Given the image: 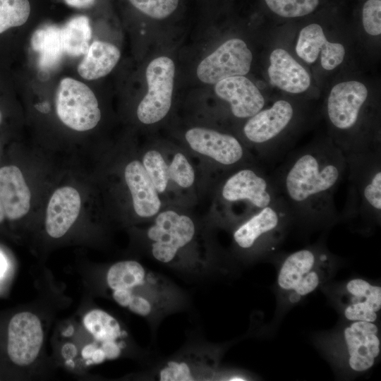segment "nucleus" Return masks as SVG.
Wrapping results in <instances>:
<instances>
[{
	"label": "nucleus",
	"instance_id": "20",
	"mask_svg": "<svg viewBox=\"0 0 381 381\" xmlns=\"http://www.w3.org/2000/svg\"><path fill=\"white\" fill-rule=\"evenodd\" d=\"M296 52L300 58L308 64L315 61L320 52L321 65L327 71L338 66L345 56L344 46L327 41L322 28L316 23L308 25L301 30Z\"/></svg>",
	"mask_w": 381,
	"mask_h": 381
},
{
	"label": "nucleus",
	"instance_id": "23",
	"mask_svg": "<svg viewBox=\"0 0 381 381\" xmlns=\"http://www.w3.org/2000/svg\"><path fill=\"white\" fill-rule=\"evenodd\" d=\"M31 194L23 175L14 165L0 168V202L5 217L16 220L25 216L30 207Z\"/></svg>",
	"mask_w": 381,
	"mask_h": 381
},
{
	"label": "nucleus",
	"instance_id": "37",
	"mask_svg": "<svg viewBox=\"0 0 381 381\" xmlns=\"http://www.w3.org/2000/svg\"><path fill=\"white\" fill-rule=\"evenodd\" d=\"M1 119H2V116H1V111H0V123H1Z\"/></svg>",
	"mask_w": 381,
	"mask_h": 381
},
{
	"label": "nucleus",
	"instance_id": "7",
	"mask_svg": "<svg viewBox=\"0 0 381 381\" xmlns=\"http://www.w3.org/2000/svg\"><path fill=\"white\" fill-rule=\"evenodd\" d=\"M291 226L289 209L279 198L232 227L234 248L248 257L267 255L282 241Z\"/></svg>",
	"mask_w": 381,
	"mask_h": 381
},
{
	"label": "nucleus",
	"instance_id": "6",
	"mask_svg": "<svg viewBox=\"0 0 381 381\" xmlns=\"http://www.w3.org/2000/svg\"><path fill=\"white\" fill-rule=\"evenodd\" d=\"M336 266L334 255L320 243L289 253L279 267V293L286 303H297L327 282Z\"/></svg>",
	"mask_w": 381,
	"mask_h": 381
},
{
	"label": "nucleus",
	"instance_id": "18",
	"mask_svg": "<svg viewBox=\"0 0 381 381\" xmlns=\"http://www.w3.org/2000/svg\"><path fill=\"white\" fill-rule=\"evenodd\" d=\"M218 97L229 104L231 114L245 119L264 108L265 101L259 89L243 75L229 77L215 83Z\"/></svg>",
	"mask_w": 381,
	"mask_h": 381
},
{
	"label": "nucleus",
	"instance_id": "32",
	"mask_svg": "<svg viewBox=\"0 0 381 381\" xmlns=\"http://www.w3.org/2000/svg\"><path fill=\"white\" fill-rule=\"evenodd\" d=\"M381 1L368 0L363 8V25L367 33L380 35L381 33Z\"/></svg>",
	"mask_w": 381,
	"mask_h": 381
},
{
	"label": "nucleus",
	"instance_id": "2",
	"mask_svg": "<svg viewBox=\"0 0 381 381\" xmlns=\"http://www.w3.org/2000/svg\"><path fill=\"white\" fill-rule=\"evenodd\" d=\"M344 155L347 193L339 220L368 233L381 222V147Z\"/></svg>",
	"mask_w": 381,
	"mask_h": 381
},
{
	"label": "nucleus",
	"instance_id": "33",
	"mask_svg": "<svg viewBox=\"0 0 381 381\" xmlns=\"http://www.w3.org/2000/svg\"><path fill=\"white\" fill-rule=\"evenodd\" d=\"M248 377L243 373L231 372L226 373L225 375H223L222 377H220L219 380L230 381H242L247 380H248Z\"/></svg>",
	"mask_w": 381,
	"mask_h": 381
},
{
	"label": "nucleus",
	"instance_id": "35",
	"mask_svg": "<svg viewBox=\"0 0 381 381\" xmlns=\"http://www.w3.org/2000/svg\"><path fill=\"white\" fill-rule=\"evenodd\" d=\"M4 217H5V214H4L1 204L0 202V223L4 221Z\"/></svg>",
	"mask_w": 381,
	"mask_h": 381
},
{
	"label": "nucleus",
	"instance_id": "26",
	"mask_svg": "<svg viewBox=\"0 0 381 381\" xmlns=\"http://www.w3.org/2000/svg\"><path fill=\"white\" fill-rule=\"evenodd\" d=\"M31 46L39 54V65L42 68H54L65 54L61 28L49 25L36 30L31 37Z\"/></svg>",
	"mask_w": 381,
	"mask_h": 381
},
{
	"label": "nucleus",
	"instance_id": "8",
	"mask_svg": "<svg viewBox=\"0 0 381 381\" xmlns=\"http://www.w3.org/2000/svg\"><path fill=\"white\" fill-rule=\"evenodd\" d=\"M295 116V109L289 102L276 101L247 119L242 127L244 144L252 154L255 152L257 159L276 162L289 151V142L285 135Z\"/></svg>",
	"mask_w": 381,
	"mask_h": 381
},
{
	"label": "nucleus",
	"instance_id": "29",
	"mask_svg": "<svg viewBox=\"0 0 381 381\" xmlns=\"http://www.w3.org/2000/svg\"><path fill=\"white\" fill-rule=\"evenodd\" d=\"M30 14L28 0H0V34L11 28L23 25Z\"/></svg>",
	"mask_w": 381,
	"mask_h": 381
},
{
	"label": "nucleus",
	"instance_id": "10",
	"mask_svg": "<svg viewBox=\"0 0 381 381\" xmlns=\"http://www.w3.org/2000/svg\"><path fill=\"white\" fill-rule=\"evenodd\" d=\"M368 95L363 83L351 80L334 85L327 98V116L337 132L332 140L344 154L360 152L356 129Z\"/></svg>",
	"mask_w": 381,
	"mask_h": 381
},
{
	"label": "nucleus",
	"instance_id": "11",
	"mask_svg": "<svg viewBox=\"0 0 381 381\" xmlns=\"http://www.w3.org/2000/svg\"><path fill=\"white\" fill-rule=\"evenodd\" d=\"M140 161L162 201L189 192L196 184L195 167L181 150L150 148Z\"/></svg>",
	"mask_w": 381,
	"mask_h": 381
},
{
	"label": "nucleus",
	"instance_id": "27",
	"mask_svg": "<svg viewBox=\"0 0 381 381\" xmlns=\"http://www.w3.org/2000/svg\"><path fill=\"white\" fill-rule=\"evenodd\" d=\"M83 324L99 344L100 349L114 344H125L120 340L124 332L119 322L104 310L95 309L89 311L83 318Z\"/></svg>",
	"mask_w": 381,
	"mask_h": 381
},
{
	"label": "nucleus",
	"instance_id": "12",
	"mask_svg": "<svg viewBox=\"0 0 381 381\" xmlns=\"http://www.w3.org/2000/svg\"><path fill=\"white\" fill-rule=\"evenodd\" d=\"M186 144L195 153L208 158L223 174L241 165L258 162L236 136L204 127H193L184 133Z\"/></svg>",
	"mask_w": 381,
	"mask_h": 381
},
{
	"label": "nucleus",
	"instance_id": "13",
	"mask_svg": "<svg viewBox=\"0 0 381 381\" xmlns=\"http://www.w3.org/2000/svg\"><path fill=\"white\" fill-rule=\"evenodd\" d=\"M56 109L59 119L78 131L95 128L101 119L94 92L85 83L72 78L61 80L56 91Z\"/></svg>",
	"mask_w": 381,
	"mask_h": 381
},
{
	"label": "nucleus",
	"instance_id": "25",
	"mask_svg": "<svg viewBox=\"0 0 381 381\" xmlns=\"http://www.w3.org/2000/svg\"><path fill=\"white\" fill-rule=\"evenodd\" d=\"M120 56V50L114 44L95 40L89 46L78 64V73L87 80L99 79L113 70Z\"/></svg>",
	"mask_w": 381,
	"mask_h": 381
},
{
	"label": "nucleus",
	"instance_id": "16",
	"mask_svg": "<svg viewBox=\"0 0 381 381\" xmlns=\"http://www.w3.org/2000/svg\"><path fill=\"white\" fill-rule=\"evenodd\" d=\"M253 54L244 41L232 38L222 44L202 59L197 67L198 79L206 84H215L229 77L247 74Z\"/></svg>",
	"mask_w": 381,
	"mask_h": 381
},
{
	"label": "nucleus",
	"instance_id": "3",
	"mask_svg": "<svg viewBox=\"0 0 381 381\" xmlns=\"http://www.w3.org/2000/svg\"><path fill=\"white\" fill-rule=\"evenodd\" d=\"M221 179L216 200L222 222L229 227L279 198L270 175L258 162L233 169Z\"/></svg>",
	"mask_w": 381,
	"mask_h": 381
},
{
	"label": "nucleus",
	"instance_id": "9",
	"mask_svg": "<svg viewBox=\"0 0 381 381\" xmlns=\"http://www.w3.org/2000/svg\"><path fill=\"white\" fill-rule=\"evenodd\" d=\"M152 219L147 236L153 258L167 265H186L185 255L198 238L193 218L174 208L162 207Z\"/></svg>",
	"mask_w": 381,
	"mask_h": 381
},
{
	"label": "nucleus",
	"instance_id": "1",
	"mask_svg": "<svg viewBox=\"0 0 381 381\" xmlns=\"http://www.w3.org/2000/svg\"><path fill=\"white\" fill-rule=\"evenodd\" d=\"M346 170L345 155L331 139L311 143L286 155L270 175L289 209L292 226L320 230L339 221L334 195Z\"/></svg>",
	"mask_w": 381,
	"mask_h": 381
},
{
	"label": "nucleus",
	"instance_id": "24",
	"mask_svg": "<svg viewBox=\"0 0 381 381\" xmlns=\"http://www.w3.org/2000/svg\"><path fill=\"white\" fill-rule=\"evenodd\" d=\"M270 61L268 75L272 85L293 94L308 90L310 85L309 73L286 50L274 49Z\"/></svg>",
	"mask_w": 381,
	"mask_h": 381
},
{
	"label": "nucleus",
	"instance_id": "21",
	"mask_svg": "<svg viewBox=\"0 0 381 381\" xmlns=\"http://www.w3.org/2000/svg\"><path fill=\"white\" fill-rule=\"evenodd\" d=\"M80 205V194L74 188L64 186L56 190L47 207V234L54 238L62 237L77 219Z\"/></svg>",
	"mask_w": 381,
	"mask_h": 381
},
{
	"label": "nucleus",
	"instance_id": "14",
	"mask_svg": "<svg viewBox=\"0 0 381 381\" xmlns=\"http://www.w3.org/2000/svg\"><path fill=\"white\" fill-rule=\"evenodd\" d=\"M174 75L175 65L169 57L159 56L148 64L145 71L147 92L136 111L142 123H158L168 114L172 104Z\"/></svg>",
	"mask_w": 381,
	"mask_h": 381
},
{
	"label": "nucleus",
	"instance_id": "5",
	"mask_svg": "<svg viewBox=\"0 0 381 381\" xmlns=\"http://www.w3.org/2000/svg\"><path fill=\"white\" fill-rule=\"evenodd\" d=\"M106 279L116 303L138 315L151 316L167 302L164 279L137 261L116 262L109 269Z\"/></svg>",
	"mask_w": 381,
	"mask_h": 381
},
{
	"label": "nucleus",
	"instance_id": "36",
	"mask_svg": "<svg viewBox=\"0 0 381 381\" xmlns=\"http://www.w3.org/2000/svg\"><path fill=\"white\" fill-rule=\"evenodd\" d=\"M1 265H2V260H1V256H0V270H1V267H2Z\"/></svg>",
	"mask_w": 381,
	"mask_h": 381
},
{
	"label": "nucleus",
	"instance_id": "15",
	"mask_svg": "<svg viewBox=\"0 0 381 381\" xmlns=\"http://www.w3.org/2000/svg\"><path fill=\"white\" fill-rule=\"evenodd\" d=\"M332 295L346 321L377 322L381 309L380 286L353 278L334 288Z\"/></svg>",
	"mask_w": 381,
	"mask_h": 381
},
{
	"label": "nucleus",
	"instance_id": "34",
	"mask_svg": "<svg viewBox=\"0 0 381 381\" xmlns=\"http://www.w3.org/2000/svg\"><path fill=\"white\" fill-rule=\"evenodd\" d=\"M68 6L77 8H84L92 6L95 0H64Z\"/></svg>",
	"mask_w": 381,
	"mask_h": 381
},
{
	"label": "nucleus",
	"instance_id": "22",
	"mask_svg": "<svg viewBox=\"0 0 381 381\" xmlns=\"http://www.w3.org/2000/svg\"><path fill=\"white\" fill-rule=\"evenodd\" d=\"M217 362L211 354L190 352L163 365L157 378L162 381H192L214 377Z\"/></svg>",
	"mask_w": 381,
	"mask_h": 381
},
{
	"label": "nucleus",
	"instance_id": "17",
	"mask_svg": "<svg viewBox=\"0 0 381 381\" xmlns=\"http://www.w3.org/2000/svg\"><path fill=\"white\" fill-rule=\"evenodd\" d=\"M43 329L37 315L24 311L14 315L8 326L7 353L16 365L32 363L43 343Z\"/></svg>",
	"mask_w": 381,
	"mask_h": 381
},
{
	"label": "nucleus",
	"instance_id": "4",
	"mask_svg": "<svg viewBox=\"0 0 381 381\" xmlns=\"http://www.w3.org/2000/svg\"><path fill=\"white\" fill-rule=\"evenodd\" d=\"M327 359L340 371L358 374L373 368L380 356V329L376 322L351 321L318 339Z\"/></svg>",
	"mask_w": 381,
	"mask_h": 381
},
{
	"label": "nucleus",
	"instance_id": "19",
	"mask_svg": "<svg viewBox=\"0 0 381 381\" xmlns=\"http://www.w3.org/2000/svg\"><path fill=\"white\" fill-rule=\"evenodd\" d=\"M124 179L136 215L152 219L162 209L163 201L140 160H132L126 166Z\"/></svg>",
	"mask_w": 381,
	"mask_h": 381
},
{
	"label": "nucleus",
	"instance_id": "28",
	"mask_svg": "<svg viewBox=\"0 0 381 381\" xmlns=\"http://www.w3.org/2000/svg\"><path fill=\"white\" fill-rule=\"evenodd\" d=\"M64 52L71 56L84 55L92 37L89 18L79 16L71 18L61 28Z\"/></svg>",
	"mask_w": 381,
	"mask_h": 381
},
{
	"label": "nucleus",
	"instance_id": "31",
	"mask_svg": "<svg viewBox=\"0 0 381 381\" xmlns=\"http://www.w3.org/2000/svg\"><path fill=\"white\" fill-rule=\"evenodd\" d=\"M129 1L145 15L155 19H163L174 13L179 0H129Z\"/></svg>",
	"mask_w": 381,
	"mask_h": 381
},
{
	"label": "nucleus",
	"instance_id": "30",
	"mask_svg": "<svg viewBox=\"0 0 381 381\" xmlns=\"http://www.w3.org/2000/svg\"><path fill=\"white\" fill-rule=\"evenodd\" d=\"M268 7L277 15L295 18L308 15L318 5L319 0H265Z\"/></svg>",
	"mask_w": 381,
	"mask_h": 381
}]
</instances>
